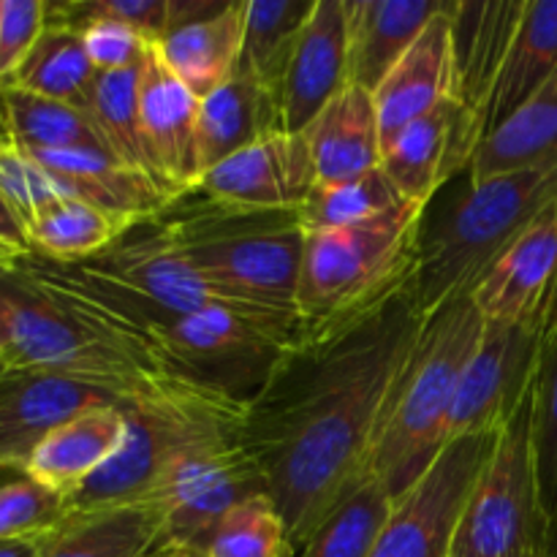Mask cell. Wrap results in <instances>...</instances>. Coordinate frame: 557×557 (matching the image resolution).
Instances as JSON below:
<instances>
[{"mask_svg": "<svg viewBox=\"0 0 557 557\" xmlns=\"http://www.w3.org/2000/svg\"><path fill=\"white\" fill-rule=\"evenodd\" d=\"M557 76V0H525L506 63L495 82L484 136L536 98Z\"/></svg>", "mask_w": 557, "mask_h": 557, "instance_id": "obj_27", "label": "cell"}, {"mask_svg": "<svg viewBox=\"0 0 557 557\" xmlns=\"http://www.w3.org/2000/svg\"><path fill=\"white\" fill-rule=\"evenodd\" d=\"M63 196L98 207L123 221L141 223L161 215L172 196L147 174L125 166L107 150L74 147V150L27 152Z\"/></svg>", "mask_w": 557, "mask_h": 557, "instance_id": "obj_20", "label": "cell"}, {"mask_svg": "<svg viewBox=\"0 0 557 557\" xmlns=\"http://www.w3.org/2000/svg\"><path fill=\"white\" fill-rule=\"evenodd\" d=\"M315 166V185H343L379 172L384 161L373 92L348 85L302 131Z\"/></svg>", "mask_w": 557, "mask_h": 557, "instance_id": "obj_22", "label": "cell"}, {"mask_svg": "<svg viewBox=\"0 0 557 557\" xmlns=\"http://www.w3.org/2000/svg\"><path fill=\"white\" fill-rule=\"evenodd\" d=\"M484 319L471 297L455 299L424 321L419 341L392 389L370 457V476L400 498L446 446V424L462 370L482 337Z\"/></svg>", "mask_w": 557, "mask_h": 557, "instance_id": "obj_5", "label": "cell"}, {"mask_svg": "<svg viewBox=\"0 0 557 557\" xmlns=\"http://www.w3.org/2000/svg\"><path fill=\"white\" fill-rule=\"evenodd\" d=\"M156 553L163 557H210L207 553H196V549H172V547H156Z\"/></svg>", "mask_w": 557, "mask_h": 557, "instance_id": "obj_47", "label": "cell"}, {"mask_svg": "<svg viewBox=\"0 0 557 557\" xmlns=\"http://www.w3.org/2000/svg\"><path fill=\"white\" fill-rule=\"evenodd\" d=\"M428 207L403 201L357 226L308 234L297 292V335L348 324L413 281Z\"/></svg>", "mask_w": 557, "mask_h": 557, "instance_id": "obj_6", "label": "cell"}, {"mask_svg": "<svg viewBox=\"0 0 557 557\" xmlns=\"http://www.w3.org/2000/svg\"><path fill=\"white\" fill-rule=\"evenodd\" d=\"M85 264L96 270L98 275L107 277V281L117 283L120 288L131 292L134 297L158 305V308L174 310V313L232 310V313L264 315L245 308L237 299L212 286L185 259L183 250L174 245L172 234L166 232V226L158 218L131 226L112 248L92 256V259H85ZM264 319H270V315H264Z\"/></svg>", "mask_w": 557, "mask_h": 557, "instance_id": "obj_12", "label": "cell"}, {"mask_svg": "<svg viewBox=\"0 0 557 557\" xmlns=\"http://www.w3.org/2000/svg\"><path fill=\"white\" fill-rule=\"evenodd\" d=\"M0 337L5 368L87 381L123 403L174 379L152 370L128 348L98 335L47 299L5 281H0Z\"/></svg>", "mask_w": 557, "mask_h": 557, "instance_id": "obj_7", "label": "cell"}, {"mask_svg": "<svg viewBox=\"0 0 557 557\" xmlns=\"http://www.w3.org/2000/svg\"><path fill=\"white\" fill-rule=\"evenodd\" d=\"M27 259V256H25ZM20 256H14V253H9V250H3L0 248V281H3V277H9L11 272L16 270V267H20Z\"/></svg>", "mask_w": 557, "mask_h": 557, "instance_id": "obj_46", "label": "cell"}, {"mask_svg": "<svg viewBox=\"0 0 557 557\" xmlns=\"http://www.w3.org/2000/svg\"><path fill=\"white\" fill-rule=\"evenodd\" d=\"M47 533L41 536H22V539H0V557H41Z\"/></svg>", "mask_w": 557, "mask_h": 557, "instance_id": "obj_45", "label": "cell"}, {"mask_svg": "<svg viewBox=\"0 0 557 557\" xmlns=\"http://www.w3.org/2000/svg\"><path fill=\"white\" fill-rule=\"evenodd\" d=\"M539 557H553V553H549V547H547V549H544V553L539 555Z\"/></svg>", "mask_w": 557, "mask_h": 557, "instance_id": "obj_49", "label": "cell"}, {"mask_svg": "<svg viewBox=\"0 0 557 557\" xmlns=\"http://www.w3.org/2000/svg\"><path fill=\"white\" fill-rule=\"evenodd\" d=\"M103 406H123V400L69 375L5 368L0 375V468H27L33 451L54 430Z\"/></svg>", "mask_w": 557, "mask_h": 557, "instance_id": "obj_16", "label": "cell"}, {"mask_svg": "<svg viewBox=\"0 0 557 557\" xmlns=\"http://www.w3.org/2000/svg\"><path fill=\"white\" fill-rule=\"evenodd\" d=\"M449 0H346L348 85L375 92Z\"/></svg>", "mask_w": 557, "mask_h": 557, "instance_id": "obj_21", "label": "cell"}, {"mask_svg": "<svg viewBox=\"0 0 557 557\" xmlns=\"http://www.w3.org/2000/svg\"><path fill=\"white\" fill-rule=\"evenodd\" d=\"M3 370H5V364H3V359H0V375H3Z\"/></svg>", "mask_w": 557, "mask_h": 557, "instance_id": "obj_52", "label": "cell"}, {"mask_svg": "<svg viewBox=\"0 0 557 557\" xmlns=\"http://www.w3.org/2000/svg\"><path fill=\"white\" fill-rule=\"evenodd\" d=\"M131 226L136 223L60 194V199H54L30 223V245L33 253L63 264H76L112 248Z\"/></svg>", "mask_w": 557, "mask_h": 557, "instance_id": "obj_34", "label": "cell"}, {"mask_svg": "<svg viewBox=\"0 0 557 557\" xmlns=\"http://www.w3.org/2000/svg\"><path fill=\"white\" fill-rule=\"evenodd\" d=\"M281 131L277 98L250 76L234 74L226 85L199 101L201 174Z\"/></svg>", "mask_w": 557, "mask_h": 557, "instance_id": "obj_24", "label": "cell"}, {"mask_svg": "<svg viewBox=\"0 0 557 557\" xmlns=\"http://www.w3.org/2000/svg\"><path fill=\"white\" fill-rule=\"evenodd\" d=\"M0 359H3V337H0Z\"/></svg>", "mask_w": 557, "mask_h": 557, "instance_id": "obj_50", "label": "cell"}, {"mask_svg": "<svg viewBox=\"0 0 557 557\" xmlns=\"http://www.w3.org/2000/svg\"><path fill=\"white\" fill-rule=\"evenodd\" d=\"M163 511L128 504L71 515L47 533L41 557H147L161 539Z\"/></svg>", "mask_w": 557, "mask_h": 557, "instance_id": "obj_29", "label": "cell"}, {"mask_svg": "<svg viewBox=\"0 0 557 557\" xmlns=\"http://www.w3.org/2000/svg\"><path fill=\"white\" fill-rule=\"evenodd\" d=\"M522 11L525 0H490V3L451 0L449 16L460 101L482 120H487L495 82L515 41Z\"/></svg>", "mask_w": 557, "mask_h": 557, "instance_id": "obj_23", "label": "cell"}, {"mask_svg": "<svg viewBox=\"0 0 557 557\" xmlns=\"http://www.w3.org/2000/svg\"><path fill=\"white\" fill-rule=\"evenodd\" d=\"M0 145H5V139H3V131H0Z\"/></svg>", "mask_w": 557, "mask_h": 557, "instance_id": "obj_53", "label": "cell"}, {"mask_svg": "<svg viewBox=\"0 0 557 557\" xmlns=\"http://www.w3.org/2000/svg\"><path fill=\"white\" fill-rule=\"evenodd\" d=\"M0 131L5 145L22 152L74 150V147L107 150L82 109L14 85H0Z\"/></svg>", "mask_w": 557, "mask_h": 557, "instance_id": "obj_31", "label": "cell"}, {"mask_svg": "<svg viewBox=\"0 0 557 557\" xmlns=\"http://www.w3.org/2000/svg\"><path fill=\"white\" fill-rule=\"evenodd\" d=\"M210 557H294L286 522L270 493L234 506L205 544Z\"/></svg>", "mask_w": 557, "mask_h": 557, "instance_id": "obj_38", "label": "cell"}, {"mask_svg": "<svg viewBox=\"0 0 557 557\" xmlns=\"http://www.w3.org/2000/svg\"><path fill=\"white\" fill-rule=\"evenodd\" d=\"M158 221L212 286L256 313L297 326L308 243L297 212L237 210L201 196V205L190 207L177 199Z\"/></svg>", "mask_w": 557, "mask_h": 557, "instance_id": "obj_2", "label": "cell"}, {"mask_svg": "<svg viewBox=\"0 0 557 557\" xmlns=\"http://www.w3.org/2000/svg\"><path fill=\"white\" fill-rule=\"evenodd\" d=\"M392 495L375 476L364 479L346 500L315 528L294 557H370L392 511Z\"/></svg>", "mask_w": 557, "mask_h": 557, "instance_id": "obj_35", "label": "cell"}, {"mask_svg": "<svg viewBox=\"0 0 557 557\" xmlns=\"http://www.w3.org/2000/svg\"><path fill=\"white\" fill-rule=\"evenodd\" d=\"M557 169V76L536 98L490 131L473 156V183Z\"/></svg>", "mask_w": 557, "mask_h": 557, "instance_id": "obj_26", "label": "cell"}, {"mask_svg": "<svg viewBox=\"0 0 557 557\" xmlns=\"http://www.w3.org/2000/svg\"><path fill=\"white\" fill-rule=\"evenodd\" d=\"M315 0H248L243 52L234 74L259 82L281 103L283 79Z\"/></svg>", "mask_w": 557, "mask_h": 557, "instance_id": "obj_30", "label": "cell"}, {"mask_svg": "<svg viewBox=\"0 0 557 557\" xmlns=\"http://www.w3.org/2000/svg\"><path fill=\"white\" fill-rule=\"evenodd\" d=\"M139 114L145 145L163 185L177 199L194 194L199 166V98L169 71L156 44L139 71Z\"/></svg>", "mask_w": 557, "mask_h": 557, "instance_id": "obj_17", "label": "cell"}, {"mask_svg": "<svg viewBox=\"0 0 557 557\" xmlns=\"http://www.w3.org/2000/svg\"><path fill=\"white\" fill-rule=\"evenodd\" d=\"M65 495L27 468H0V539L41 536L69 520Z\"/></svg>", "mask_w": 557, "mask_h": 557, "instance_id": "obj_39", "label": "cell"}, {"mask_svg": "<svg viewBox=\"0 0 557 557\" xmlns=\"http://www.w3.org/2000/svg\"><path fill=\"white\" fill-rule=\"evenodd\" d=\"M315 166L302 134H272L201 174L196 194L237 210L297 212L315 188Z\"/></svg>", "mask_w": 557, "mask_h": 557, "instance_id": "obj_15", "label": "cell"}, {"mask_svg": "<svg viewBox=\"0 0 557 557\" xmlns=\"http://www.w3.org/2000/svg\"><path fill=\"white\" fill-rule=\"evenodd\" d=\"M549 553L557 557V515L553 517V522H549Z\"/></svg>", "mask_w": 557, "mask_h": 557, "instance_id": "obj_48", "label": "cell"}, {"mask_svg": "<svg viewBox=\"0 0 557 557\" xmlns=\"http://www.w3.org/2000/svg\"><path fill=\"white\" fill-rule=\"evenodd\" d=\"M0 248L9 250V253L25 256L33 253V245H30V232H27L25 221L20 218V212L11 207V201L5 199V194L0 190Z\"/></svg>", "mask_w": 557, "mask_h": 557, "instance_id": "obj_44", "label": "cell"}, {"mask_svg": "<svg viewBox=\"0 0 557 557\" xmlns=\"http://www.w3.org/2000/svg\"><path fill=\"white\" fill-rule=\"evenodd\" d=\"M264 493H270L267 476L243 446V438L199 446L180 457L156 493L145 500L163 511L161 539L156 547L205 553L207 539L218 522L234 506Z\"/></svg>", "mask_w": 557, "mask_h": 557, "instance_id": "obj_10", "label": "cell"}, {"mask_svg": "<svg viewBox=\"0 0 557 557\" xmlns=\"http://www.w3.org/2000/svg\"><path fill=\"white\" fill-rule=\"evenodd\" d=\"M147 557H163V555H161V553H156V549H152V553L147 555Z\"/></svg>", "mask_w": 557, "mask_h": 557, "instance_id": "obj_51", "label": "cell"}, {"mask_svg": "<svg viewBox=\"0 0 557 557\" xmlns=\"http://www.w3.org/2000/svg\"><path fill=\"white\" fill-rule=\"evenodd\" d=\"M549 321V319H547ZM542 324H487L473 348L446 424V444L466 435L500 430L533 389Z\"/></svg>", "mask_w": 557, "mask_h": 557, "instance_id": "obj_11", "label": "cell"}, {"mask_svg": "<svg viewBox=\"0 0 557 557\" xmlns=\"http://www.w3.org/2000/svg\"><path fill=\"white\" fill-rule=\"evenodd\" d=\"M411 283L348 324L294 332L245 400L243 446L264 471L294 553L370 476L392 389L428 321Z\"/></svg>", "mask_w": 557, "mask_h": 557, "instance_id": "obj_1", "label": "cell"}, {"mask_svg": "<svg viewBox=\"0 0 557 557\" xmlns=\"http://www.w3.org/2000/svg\"><path fill=\"white\" fill-rule=\"evenodd\" d=\"M451 0L417 38L400 63L386 74L379 90L373 92L379 109L381 141L384 150L397 134L413 120L428 114L444 101L460 98L457 79L455 36H451Z\"/></svg>", "mask_w": 557, "mask_h": 557, "instance_id": "obj_18", "label": "cell"}, {"mask_svg": "<svg viewBox=\"0 0 557 557\" xmlns=\"http://www.w3.org/2000/svg\"><path fill=\"white\" fill-rule=\"evenodd\" d=\"M245 5L248 0H232L221 14L177 27L156 44L169 71L199 101L226 85L237 71L245 36Z\"/></svg>", "mask_w": 557, "mask_h": 557, "instance_id": "obj_25", "label": "cell"}, {"mask_svg": "<svg viewBox=\"0 0 557 557\" xmlns=\"http://www.w3.org/2000/svg\"><path fill=\"white\" fill-rule=\"evenodd\" d=\"M96 76L98 69L87 54L82 33L71 30V27L47 25L25 63L3 85L22 87L36 96L82 109Z\"/></svg>", "mask_w": 557, "mask_h": 557, "instance_id": "obj_33", "label": "cell"}, {"mask_svg": "<svg viewBox=\"0 0 557 557\" xmlns=\"http://www.w3.org/2000/svg\"><path fill=\"white\" fill-rule=\"evenodd\" d=\"M139 71L141 65L131 71H98L82 112L90 117L92 128H96L98 139L107 147L109 156L156 180L177 201V196L163 185L161 174H158L156 163L147 152L139 114Z\"/></svg>", "mask_w": 557, "mask_h": 557, "instance_id": "obj_32", "label": "cell"}, {"mask_svg": "<svg viewBox=\"0 0 557 557\" xmlns=\"http://www.w3.org/2000/svg\"><path fill=\"white\" fill-rule=\"evenodd\" d=\"M87 54L98 71H131L145 63L152 44L134 27L114 20H92L82 27Z\"/></svg>", "mask_w": 557, "mask_h": 557, "instance_id": "obj_43", "label": "cell"}, {"mask_svg": "<svg viewBox=\"0 0 557 557\" xmlns=\"http://www.w3.org/2000/svg\"><path fill=\"white\" fill-rule=\"evenodd\" d=\"M555 196L557 169H542L484 183L468 177L466 188L438 210L428 207L411 283L424 319L471 297L484 272Z\"/></svg>", "mask_w": 557, "mask_h": 557, "instance_id": "obj_4", "label": "cell"}, {"mask_svg": "<svg viewBox=\"0 0 557 557\" xmlns=\"http://www.w3.org/2000/svg\"><path fill=\"white\" fill-rule=\"evenodd\" d=\"M487 324H542L557 302V196L471 292Z\"/></svg>", "mask_w": 557, "mask_h": 557, "instance_id": "obj_14", "label": "cell"}, {"mask_svg": "<svg viewBox=\"0 0 557 557\" xmlns=\"http://www.w3.org/2000/svg\"><path fill=\"white\" fill-rule=\"evenodd\" d=\"M403 201L406 199H400L384 169H379V172H370L368 177L354 180V183L315 185L305 205L297 210V215L305 234H319L332 232V228L357 226V223L370 221L381 212L395 210Z\"/></svg>", "mask_w": 557, "mask_h": 557, "instance_id": "obj_37", "label": "cell"}, {"mask_svg": "<svg viewBox=\"0 0 557 557\" xmlns=\"http://www.w3.org/2000/svg\"><path fill=\"white\" fill-rule=\"evenodd\" d=\"M44 30V0H0V85L16 74Z\"/></svg>", "mask_w": 557, "mask_h": 557, "instance_id": "obj_42", "label": "cell"}, {"mask_svg": "<svg viewBox=\"0 0 557 557\" xmlns=\"http://www.w3.org/2000/svg\"><path fill=\"white\" fill-rule=\"evenodd\" d=\"M531 438L542 506L549 522L557 515V302L542 337L531 392Z\"/></svg>", "mask_w": 557, "mask_h": 557, "instance_id": "obj_36", "label": "cell"}, {"mask_svg": "<svg viewBox=\"0 0 557 557\" xmlns=\"http://www.w3.org/2000/svg\"><path fill=\"white\" fill-rule=\"evenodd\" d=\"M348 87L346 0H315V9L294 49L281 90L286 134H302L315 114Z\"/></svg>", "mask_w": 557, "mask_h": 557, "instance_id": "obj_19", "label": "cell"}, {"mask_svg": "<svg viewBox=\"0 0 557 557\" xmlns=\"http://www.w3.org/2000/svg\"><path fill=\"white\" fill-rule=\"evenodd\" d=\"M0 190L11 201V207L20 212L27 232H30V223L54 199H60V190L54 188L49 174L27 152L11 145H0Z\"/></svg>", "mask_w": 557, "mask_h": 557, "instance_id": "obj_41", "label": "cell"}, {"mask_svg": "<svg viewBox=\"0 0 557 557\" xmlns=\"http://www.w3.org/2000/svg\"><path fill=\"white\" fill-rule=\"evenodd\" d=\"M547 547L549 517L539 495L528 395L500 430L468 498L451 557H539Z\"/></svg>", "mask_w": 557, "mask_h": 557, "instance_id": "obj_8", "label": "cell"}, {"mask_svg": "<svg viewBox=\"0 0 557 557\" xmlns=\"http://www.w3.org/2000/svg\"><path fill=\"white\" fill-rule=\"evenodd\" d=\"M120 449L65 495L69 515L145 504L174 462L205 444L243 438L245 400L228 392L166 379L123 403Z\"/></svg>", "mask_w": 557, "mask_h": 557, "instance_id": "obj_3", "label": "cell"}, {"mask_svg": "<svg viewBox=\"0 0 557 557\" xmlns=\"http://www.w3.org/2000/svg\"><path fill=\"white\" fill-rule=\"evenodd\" d=\"M482 139L484 120L451 98L406 125L384 150L381 169L400 199L430 207L457 174H468Z\"/></svg>", "mask_w": 557, "mask_h": 557, "instance_id": "obj_13", "label": "cell"}, {"mask_svg": "<svg viewBox=\"0 0 557 557\" xmlns=\"http://www.w3.org/2000/svg\"><path fill=\"white\" fill-rule=\"evenodd\" d=\"M92 20H114L134 27L141 38L158 44L172 33V0H71L47 3V25L82 27Z\"/></svg>", "mask_w": 557, "mask_h": 557, "instance_id": "obj_40", "label": "cell"}, {"mask_svg": "<svg viewBox=\"0 0 557 557\" xmlns=\"http://www.w3.org/2000/svg\"><path fill=\"white\" fill-rule=\"evenodd\" d=\"M500 430L446 444L424 476L392 504L370 557H451L462 511L493 457Z\"/></svg>", "mask_w": 557, "mask_h": 557, "instance_id": "obj_9", "label": "cell"}, {"mask_svg": "<svg viewBox=\"0 0 557 557\" xmlns=\"http://www.w3.org/2000/svg\"><path fill=\"white\" fill-rule=\"evenodd\" d=\"M125 435L123 406L90 408L63 428L54 430L36 451L27 471L47 487L69 495L92 476L114 451Z\"/></svg>", "mask_w": 557, "mask_h": 557, "instance_id": "obj_28", "label": "cell"}]
</instances>
